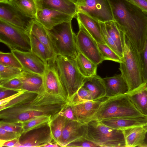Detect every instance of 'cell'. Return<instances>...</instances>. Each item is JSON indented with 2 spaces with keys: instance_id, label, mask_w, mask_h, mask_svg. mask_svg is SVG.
I'll use <instances>...</instances> for the list:
<instances>
[{
  "instance_id": "cell-1",
  "label": "cell",
  "mask_w": 147,
  "mask_h": 147,
  "mask_svg": "<svg viewBox=\"0 0 147 147\" xmlns=\"http://www.w3.org/2000/svg\"><path fill=\"white\" fill-rule=\"evenodd\" d=\"M68 104V102L45 91L39 94L25 92L0 106V121L22 123L43 116H49L52 120Z\"/></svg>"
},
{
  "instance_id": "cell-2",
  "label": "cell",
  "mask_w": 147,
  "mask_h": 147,
  "mask_svg": "<svg viewBox=\"0 0 147 147\" xmlns=\"http://www.w3.org/2000/svg\"><path fill=\"white\" fill-rule=\"evenodd\" d=\"M114 20L140 53L147 34V15L129 0H108Z\"/></svg>"
},
{
  "instance_id": "cell-3",
  "label": "cell",
  "mask_w": 147,
  "mask_h": 147,
  "mask_svg": "<svg viewBox=\"0 0 147 147\" xmlns=\"http://www.w3.org/2000/svg\"><path fill=\"white\" fill-rule=\"evenodd\" d=\"M147 118L126 94L107 98L102 101L94 120L101 121L112 118Z\"/></svg>"
},
{
  "instance_id": "cell-4",
  "label": "cell",
  "mask_w": 147,
  "mask_h": 147,
  "mask_svg": "<svg viewBox=\"0 0 147 147\" xmlns=\"http://www.w3.org/2000/svg\"><path fill=\"white\" fill-rule=\"evenodd\" d=\"M123 49L119 69L127 84L128 92L144 83L142 64L140 53L125 34Z\"/></svg>"
},
{
  "instance_id": "cell-5",
  "label": "cell",
  "mask_w": 147,
  "mask_h": 147,
  "mask_svg": "<svg viewBox=\"0 0 147 147\" xmlns=\"http://www.w3.org/2000/svg\"><path fill=\"white\" fill-rule=\"evenodd\" d=\"M55 64L66 91L68 102L82 86L86 78L80 73L74 59L58 55Z\"/></svg>"
},
{
  "instance_id": "cell-6",
  "label": "cell",
  "mask_w": 147,
  "mask_h": 147,
  "mask_svg": "<svg viewBox=\"0 0 147 147\" xmlns=\"http://www.w3.org/2000/svg\"><path fill=\"white\" fill-rule=\"evenodd\" d=\"M47 31L57 56L61 55L76 58L78 52L76 35L72 30L71 21L58 24Z\"/></svg>"
},
{
  "instance_id": "cell-7",
  "label": "cell",
  "mask_w": 147,
  "mask_h": 147,
  "mask_svg": "<svg viewBox=\"0 0 147 147\" xmlns=\"http://www.w3.org/2000/svg\"><path fill=\"white\" fill-rule=\"evenodd\" d=\"M85 137L100 147L125 146L122 130L111 128L97 120H93L88 123Z\"/></svg>"
},
{
  "instance_id": "cell-8",
  "label": "cell",
  "mask_w": 147,
  "mask_h": 147,
  "mask_svg": "<svg viewBox=\"0 0 147 147\" xmlns=\"http://www.w3.org/2000/svg\"><path fill=\"white\" fill-rule=\"evenodd\" d=\"M0 42L11 50L31 51L29 32L0 19Z\"/></svg>"
},
{
  "instance_id": "cell-9",
  "label": "cell",
  "mask_w": 147,
  "mask_h": 147,
  "mask_svg": "<svg viewBox=\"0 0 147 147\" xmlns=\"http://www.w3.org/2000/svg\"><path fill=\"white\" fill-rule=\"evenodd\" d=\"M77 20L79 28L76 38L78 50L98 65L104 60L99 49L97 42L80 21Z\"/></svg>"
},
{
  "instance_id": "cell-10",
  "label": "cell",
  "mask_w": 147,
  "mask_h": 147,
  "mask_svg": "<svg viewBox=\"0 0 147 147\" xmlns=\"http://www.w3.org/2000/svg\"><path fill=\"white\" fill-rule=\"evenodd\" d=\"M77 6V11L85 13L100 22L105 23L113 18L108 0H84Z\"/></svg>"
},
{
  "instance_id": "cell-11",
  "label": "cell",
  "mask_w": 147,
  "mask_h": 147,
  "mask_svg": "<svg viewBox=\"0 0 147 147\" xmlns=\"http://www.w3.org/2000/svg\"><path fill=\"white\" fill-rule=\"evenodd\" d=\"M0 19L29 32L35 19L25 16L7 2H0Z\"/></svg>"
},
{
  "instance_id": "cell-12",
  "label": "cell",
  "mask_w": 147,
  "mask_h": 147,
  "mask_svg": "<svg viewBox=\"0 0 147 147\" xmlns=\"http://www.w3.org/2000/svg\"><path fill=\"white\" fill-rule=\"evenodd\" d=\"M43 76L45 91L50 95L68 102L67 93L55 63H50L47 65Z\"/></svg>"
},
{
  "instance_id": "cell-13",
  "label": "cell",
  "mask_w": 147,
  "mask_h": 147,
  "mask_svg": "<svg viewBox=\"0 0 147 147\" xmlns=\"http://www.w3.org/2000/svg\"><path fill=\"white\" fill-rule=\"evenodd\" d=\"M53 140L48 124L22 134L19 138L18 147H43Z\"/></svg>"
},
{
  "instance_id": "cell-14",
  "label": "cell",
  "mask_w": 147,
  "mask_h": 147,
  "mask_svg": "<svg viewBox=\"0 0 147 147\" xmlns=\"http://www.w3.org/2000/svg\"><path fill=\"white\" fill-rule=\"evenodd\" d=\"M11 51L20 62L23 70L44 76L48 65L31 51L12 49Z\"/></svg>"
},
{
  "instance_id": "cell-15",
  "label": "cell",
  "mask_w": 147,
  "mask_h": 147,
  "mask_svg": "<svg viewBox=\"0 0 147 147\" xmlns=\"http://www.w3.org/2000/svg\"><path fill=\"white\" fill-rule=\"evenodd\" d=\"M74 17L56 10L43 8L39 9L35 19L46 29L50 30L62 23L71 21Z\"/></svg>"
},
{
  "instance_id": "cell-16",
  "label": "cell",
  "mask_w": 147,
  "mask_h": 147,
  "mask_svg": "<svg viewBox=\"0 0 147 147\" xmlns=\"http://www.w3.org/2000/svg\"><path fill=\"white\" fill-rule=\"evenodd\" d=\"M102 101L88 100L70 105L77 121L82 123L87 124L91 121L95 120Z\"/></svg>"
},
{
  "instance_id": "cell-17",
  "label": "cell",
  "mask_w": 147,
  "mask_h": 147,
  "mask_svg": "<svg viewBox=\"0 0 147 147\" xmlns=\"http://www.w3.org/2000/svg\"><path fill=\"white\" fill-rule=\"evenodd\" d=\"M87 124L78 121L69 120L63 130L61 140V147H66L71 142L79 138L86 137Z\"/></svg>"
},
{
  "instance_id": "cell-18",
  "label": "cell",
  "mask_w": 147,
  "mask_h": 147,
  "mask_svg": "<svg viewBox=\"0 0 147 147\" xmlns=\"http://www.w3.org/2000/svg\"><path fill=\"white\" fill-rule=\"evenodd\" d=\"M38 11L40 9H53L72 16H76L77 5L70 0H36Z\"/></svg>"
},
{
  "instance_id": "cell-19",
  "label": "cell",
  "mask_w": 147,
  "mask_h": 147,
  "mask_svg": "<svg viewBox=\"0 0 147 147\" xmlns=\"http://www.w3.org/2000/svg\"><path fill=\"white\" fill-rule=\"evenodd\" d=\"M125 147H140L144 142L147 134V123L122 130Z\"/></svg>"
},
{
  "instance_id": "cell-20",
  "label": "cell",
  "mask_w": 147,
  "mask_h": 147,
  "mask_svg": "<svg viewBox=\"0 0 147 147\" xmlns=\"http://www.w3.org/2000/svg\"><path fill=\"white\" fill-rule=\"evenodd\" d=\"M18 78L22 82L23 91L36 94L45 91L43 76L23 70Z\"/></svg>"
},
{
  "instance_id": "cell-21",
  "label": "cell",
  "mask_w": 147,
  "mask_h": 147,
  "mask_svg": "<svg viewBox=\"0 0 147 147\" xmlns=\"http://www.w3.org/2000/svg\"><path fill=\"white\" fill-rule=\"evenodd\" d=\"M106 90L107 98L126 93L128 89L127 84L121 74L102 78Z\"/></svg>"
},
{
  "instance_id": "cell-22",
  "label": "cell",
  "mask_w": 147,
  "mask_h": 147,
  "mask_svg": "<svg viewBox=\"0 0 147 147\" xmlns=\"http://www.w3.org/2000/svg\"><path fill=\"white\" fill-rule=\"evenodd\" d=\"M82 87L89 92L93 100L105 98L106 90L102 78L96 74L86 78Z\"/></svg>"
},
{
  "instance_id": "cell-23",
  "label": "cell",
  "mask_w": 147,
  "mask_h": 147,
  "mask_svg": "<svg viewBox=\"0 0 147 147\" xmlns=\"http://www.w3.org/2000/svg\"><path fill=\"white\" fill-rule=\"evenodd\" d=\"M78 19L98 43L106 44L102 35L99 22L80 12H77Z\"/></svg>"
},
{
  "instance_id": "cell-24",
  "label": "cell",
  "mask_w": 147,
  "mask_h": 147,
  "mask_svg": "<svg viewBox=\"0 0 147 147\" xmlns=\"http://www.w3.org/2000/svg\"><path fill=\"white\" fill-rule=\"evenodd\" d=\"M105 125L114 129L123 130L130 127L147 123V118H112L101 121Z\"/></svg>"
},
{
  "instance_id": "cell-25",
  "label": "cell",
  "mask_w": 147,
  "mask_h": 147,
  "mask_svg": "<svg viewBox=\"0 0 147 147\" xmlns=\"http://www.w3.org/2000/svg\"><path fill=\"white\" fill-rule=\"evenodd\" d=\"M31 50L46 64L55 63L56 58L43 43L32 34L29 32Z\"/></svg>"
},
{
  "instance_id": "cell-26",
  "label": "cell",
  "mask_w": 147,
  "mask_h": 147,
  "mask_svg": "<svg viewBox=\"0 0 147 147\" xmlns=\"http://www.w3.org/2000/svg\"><path fill=\"white\" fill-rule=\"evenodd\" d=\"M137 106L147 115V89L146 82H144L137 88L126 93Z\"/></svg>"
},
{
  "instance_id": "cell-27",
  "label": "cell",
  "mask_w": 147,
  "mask_h": 147,
  "mask_svg": "<svg viewBox=\"0 0 147 147\" xmlns=\"http://www.w3.org/2000/svg\"><path fill=\"white\" fill-rule=\"evenodd\" d=\"M104 23L106 30L114 42L122 59L123 55L124 34L114 20L107 21Z\"/></svg>"
},
{
  "instance_id": "cell-28",
  "label": "cell",
  "mask_w": 147,
  "mask_h": 147,
  "mask_svg": "<svg viewBox=\"0 0 147 147\" xmlns=\"http://www.w3.org/2000/svg\"><path fill=\"white\" fill-rule=\"evenodd\" d=\"M29 32L34 34L48 49L56 59L54 48L47 30L34 19L30 28Z\"/></svg>"
},
{
  "instance_id": "cell-29",
  "label": "cell",
  "mask_w": 147,
  "mask_h": 147,
  "mask_svg": "<svg viewBox=\"0 0 147 147\" xmlns=\"http://www.w3.org/2000/svg\"><path fill=\"white\" fill-rule=\"evenodd\" d=\"M8 2L25 16L36 18L38 11L36 0H9Z\"/></svg>"
},
{
  "instance_id": "cell-30",
  "label": "cell",
  "mask_w": 147,
  "mask_h": 147,
  "mask_svg": "<svg viewBox=\"0 0 147 147\" xmlns=\"http://www.w3.org/2000/svg\"><path fill=\"white\" fill-rule=\"evenodd\" d=\"M75 59L78 69L84 77L87 78L96 74L97 65L79 51Z\"/></svg>"
},
{
  "instance_id": "cell-31",
  "label": "cell",
  "mask_w": 147,
  "mask_h": 147,
  "mask_svg": "<svg viewBox=\"0 0 147 147\" xmlns=\"http://www.w3.org/2000/svg\"><path fill=\"white\" fill-rule=\"evenodd\" d=\"M68 120L59 114L51 120L48 124L54 141L61 147L62 132Z\"/></svg>"
},
{
  "instance_id": "cell-32",
  "label": "cell",
  "mask_w": 147,
  "mask_h": 147,
  "mask_svg": "<svg viewBox=\"0 0 147 147\" xmlns=\"http://www.w3.org/2000/svg\"><path fill=\"white\" fill-rule=\"evenodd\" d=\"M51 117L47 116H39L24 122L22 123V134L43 126L49 124L51 120Z\"/></svg>"
},
{
  "instance_id": "cell-33",
  "label": "cell",
  "mask_w": 147,
  "mask_h": 147,
  "mask_svg": "<svg viewBox=\"0 0 147 147\" xmlns=\"http://www.w3.org/2000/svg\"><path fill=\"white\" fill-rule=\"evenodd\" d=\"M23 69L0 64V82L18 77Z\"/></svg>"
},
{
  "instance_id": "cell-34",
  "label": "cell",
  "mask_w": 147,
  "mask_h": 147,
  "mask_svg": "<svg viewBox=\"0 0 147 147\" xmlns=\"http://www.w3.org/2000/svg\"><path fill=\"white\" fill-rule=\"evenodd\" d=\"M98 46L103 60H110L120 63L121 59L106 44L97 42Z\"/></svg>"
},
{
  "instance_id": "cell-35",
  "label": "cell",
  "mask_w": 147,
  "mask_h": 147,
  "mask_svg": "<svg viewBox=\"0 0 147 147\" xmlns=\"http://www.w3.org/2000/svg\"><path fill=\"white\" fill-rule=\"evenodd\" d=\"M0 64L22 69L20 62L11 52L4 53L0 51Z\"/></svg>"
},
{
  "instance_id": "cell-36",
  "label": "cell",
  "mask_w": 147,
  "mask_h": 147,
  "mask_svg": "<svg viewBox=\"0 0 147 147\" xmlns=\"http://www.w3.org/2000/svg\"><path fill=\"white\" fill-rule=\"evenodd\" d=\"M91 100H93L89 92L82 87L68 102L71 105Z\"/></svg>"
},
{
  "instance_id": "cell-37",
  "label": "cell",
  "mask_w": 147,
  "mask_h": 147,
  "mask_svg": "<svg viewBox=\"0 0 147 147\" xmlns=\"http://www.w3.org/2000/svg\"><path fill=\"white\" fill-rule=\"evenodd\" d=\"M0 87L17 92L23 91L22 82L18 78L0 82Z\"/></svg>"
},
{
  "instance_id": "cell-38",
  "label": "cell",
  "mask_w": 147,
  "mask_h": 147,
  "mask_svg": "<svg viewBox=\"0 0 147 147\" xmlns=\"http://www.w3.org/2000/svg\"><path fill=\"white\" fill-rule=\"evenodd\" d=\"M99 22L101 27L102 34L106 44L121 58L119 53L114 42L109 35L106 30L104 23L100 22Z\"/></svg>"
},
{
  "instance_id": "cell-39",
  "label": "cell",
  "mask_w": 147,
  "mask_h": 147,
  "mask_svg": "<svg viewBox=\"0 0 147 147\" xmlns=\"http://www.w3.org/2000/svg\"><path fill=\"white\" fill-rule=\"evenodd\" d=\"M0 127L7 131L18 133L21 134L22 133L23 128L21 123L0 121Z\"/></svg>"
},
{
  "instance_id": "cell-40",
  "label": "cell",
  "mask_w": 147,
  "mask_h": 147,
  "mask_svg": "<svg viewBox=\"0 0 147 147\" xmlns=\"http://www.w3.org/2000/svg\"><path fill=\"white\" fill-rule=\"evenodd\" d=\"M142 64L143 82H147V34L144 48L140 53Z\"/></svg>"
},
{
  "instance_id": "cell-41",
  "label": "cell",
  "mask_w": 147,
  "mask_h": 147,
  "mask_svg": "<svg viewBox=\"0 0 147 147\" xmlns=\"http://www.w3.org/2000/svg\"><path fill=\"white\" fill-rule=\"evenodd\" d=\"M66 147H95L99 146L84 137L71 142Z\"/></svg>"
},
{
  "instance_id": "cell-42",
  "label": "cell",
  "mask_w": 147,
  "mask_h": 147,
  "mask_svg": "<svg viewBox=\"0 0 147 147\" xmlns=\"http://www.w3.org/2000/svg\"><path fill=\"white\" fill-rule=\"evenodd\" d=\"M21 134L7 131L0 127V144L7 141L19 138Z\"/></svg>"
},
{
  "instance_id": "cell-43",
  "label": "cell",
  "mask_w": 147,
  "mask_h": 147,
  "mask_svg": "<svg viewBox=\"0 0 147 147\" xmlns=\"http://www.w3.org/2000/svg\"><path fill=\"white\" fill-rule=\"evenodd\" d=\"M59 114L68 120L78 121L74 114L71 107L68 104L60 112Z\"/></svg>"
},
{
  "instance_id": "cell-44",
  "label": "cell",
  "mask_w": 147,
  "mask_h": 147,
  "mask_svg": "<svg viewBox=\"0 0 147 147\" xmlns=\"http://www.w3.org/2000/svg\"><path fill=\"white\" fill-rule=\"evenodd\" d=\"M147 15V0H129Z\"/></svg>"
},
{
  "instance_id": "cell-45",
  "label": "cell",
  "mask_w": 147,
  "mask_h": 147,
  "mask_svg": "<svg viewBox=\"0 0 147 147\" xmlns=\"http://www.w3.org/2000/svg\"><path fill=\"white\" fill-rule=\"evenodd\" d=\"M25 91H21L3 99L0 100V106L4 105L17 97L24 93Z\"/></svg>"
},
{
  "instance_id": "cell-46",
  "label": "cell",
  "mask_w": 147,
  "mask_h": 147,
  "mask_svg": "<svg viewBox=\"0 0 147 147\" xmlns=\"http://www.w3.org/2000/svg\"><path fill=\"white\" fill-rule=\"evenodd\" d=\"M19 138H15L6 141L0 144V147L6 146L9 147H18Z\"/></svg>"
},
{
  "instance_id": "cell-47",
  "label": "cell",
  "mask_w": 147,
  "mask_h": 147,
  "mask_svg": "<svg viewBox=\"0 0 147 147\" xmlns=\"http://www.w3.org/2000/svg\"><path fill=\"white\" fill-rule=\"evenodd\" d=\"M0 100L5 98L18 92L0 87Z\"/></svg>"
},
{
  "instance_id": "cell-48",
  "label": "cell",
  "mask_w": 147,
  "mask_h": 147,
  "mask_svg": "<svg viewBox=\"0 0 147 147\" xmlns=\"http://www.w3.org/2000/svg\"><path fill=\"white\" fill-rule=\"evenodd\" d=\"M59 147L61 146L55 142H49L44 145L43 147Z\"/></svg>"
},
{
  "instance_id": "cell-49",
  "label": "cell",
  "mask_w": 147,
  "mask_h": 147,
  "mask_svg": "<svg viewBox=\"0 0 147 147\" xmlns=\"http://www.w3.org/2000/svg\"><path fill=\"white\" fill-rule=\"evenodd\" d=\"M72 1L75 3L77 6L79 5L82 4L84 2V0H70Z\"/></svg>"
},
{
  "instance_id": "cell-50",
  "label": "cell",
  "mask_w": 147,
  "mask_h": 147,
  "mask_svg": "<svg viewBox=\"0 0 147 147\" xmlns=\"http://www.w3.org/2000/svg\"><path fill=\"white\" fill-rule=\"evenodd\" d=\"M140 147H147V138L146 137L144 142Z\"/></svg>"
},
{
  "instance_id": "cell-51",
  "label": "cell",
  "mask_w": 147,
  "mask_h": 147,
  "mask_svg": "<svg viewBox=\"0 0 147 147\" xmlns=\"http://www.w3.org/2000/svg\"><path fill=\"white\" fill-rule=\"evenodd\" d=\"M9 0H0V2H8Z\"/></svg>"
},
{
  "instance_id": "cell-52",
  "label": "cell",
  "mask_w": 147,
  "mask_h": 147,
  "mask_svg": "<svg viewBox=\"0 0 147 147\" xmlns=\"http://www.w3.org/2000/svg\"><path fill=\"white\" fill-rule=\"evenodd\" d=\"M146 83H147V82H146Z\"/></svg>"
}]
</instances>
